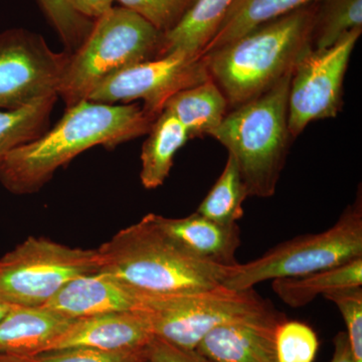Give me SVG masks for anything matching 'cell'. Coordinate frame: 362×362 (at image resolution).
I'll use <instances>...</instances> for the list:
<instances>
[{
    "mask_svg": "<svg viewBox=\"0 0 362 362\" xmlns=\"http://www.w3.org/2000/svg\"><path fill=\"white\" fill-rule=\"evenodd\" d=\"M139 311L151 324L154 337L185 349H195L214 328L228 323L259 322L284 317L254 289L220 285L202 291L145 294Z\"/></svg>",
    "mask_w": 362,
    "mask_h": 362,
    "instance_id": "obj_6",
    "label": "cell"
},
{
    "mask_svg": "<svg viewBox=\"0 0 362 362\" xmlns=\"http://www.w3.org/2000/svg\"><path fill=\"white\" fill-rule=\"evenodd\" d=\"M362 286V258L299 277L275 279L272 289L291 308H301L319 295Z\"/></svg>",
    "mask_w": 362,
    "mask_h": 362,
    "instance_id": "obj_20",
    "label": "cell"
},
{
    "mask_svg": "<svg viewBox=\"0 0 362 362\" xmlns=\"http://www.w3.org/2000/svg\"><path fill=\"white\" fill-rule=\"evenodd\" d=\"M100 270L145 294L202 291L223 285L233 267L204 261L183 249L150 214L98 249Z\"/></svg>",
    "mask_w": 362,
    "mask_h": 362,
    "instance_id": "obj_3",
    "label": "cell"
},
{
    "mask_svg": "<svg viewBox=\"0 0 362 362\" xmlns=\"http://www.w3.org/2000/svg\"><path fill=\"white\" fill-rule=\"evenodd\" d=\"M163 33L123 6L94 21L83 45L70 54L58 90L66 108L89 99L98 86L129 66L157 59Z\"/></svg>",
    "mask_w": 362,
    "mask_h": 362,
    "instance_id": "obj_5",
    "label": "cell"
},
{
    "mask_svg": "<svg viewBox=\"0 0 362 362\" xmlns=\"http://www.w3.org/2000/svg\"><path fill=\"white\" fill-rule=\"evenodd\" d=\"M319 349L315 331L306 323L287 318L275 331L277 362H313Z\"/></svg>",
    "mask_w": 362,
    "mask_h": 362,
    "instance_id": "obj_26",
    "label": "cell"
},
{
    "mask_svg": "<svg viewBox=\"0 0 362 362\" xmlns=\"http://www.w3.org/2000/svg\"><path fill=\"white\" fill-rule=\"evenodd\" d=\"M143 143L140 180L146 189L165 182L178 150L189 140L187 130L173 114L162 110L152 123Z\"/></svg>",
    "mask_w": 362,
    "mask_h": 362,
    "instance_id": "obj_19",
    "label": "cell"
},
{
    "mask_svg": "<svg viewBox=\"0 0 362 362\" xmlns=\"http://www.w3.org/2000/svg\"><path fill=\"white\" fill-rule=\"evenodd\" d=\"M146 362H213L197 350L185 349L154 337L146 349Z\"/></svg>",
    "mask_w": 362,
    "mask_h": 362,
    "instance_id": "obj_30",
    "label": "cell"
},
{
    "mask_svg": "<svg viewBox=\"0 0 362 362\" xmlns=\"http://www.w3.org/2000/svg\"><path fill=\"white\" fill-rule=\"evenodd\" d=\"M70 54L56 52L39 33L11 28L0 33V110H18L58 96Z\"/></svg>",
    "mask_w": 362,
    "mask_h": 362,
    "instance_id": "obj_10",
    "label": "cell"
},
{
    "mask_svg": "<svg viewBox=\"0 0 362 362\" xmlns=\"http://www.w3.org/2000/svg\"><path fill=\"white\" fill-rule=\"evenodd\" d=\"M233 2V0H194L178 25L163 35L158 58L173 52L202 56Z\"/></svg>",
    "mask_w": 362,
    "mask_h": 362,
    "instance_id": "obj_18",
    "label": "cell"
},
{
    "mask_svg": "<svg viewBox=\"0 0 362 362\" xmlns=\"http://www.w3.org/2000/svg\"><path fill=\"white\" fill-rule=\"evenodd\" d=\"M45 20L63 42L66 52L74 54L87 39L94 21L78 13L69 0H35Z\"/></svg>",
    "mask_w": 362,
    "mask_h": 362,
    "instance_id": "obj_25",
    "label": "cell"
},
{
    "mask_svg": "<svg viewBox=\"0 0 362 362\" xmlns=\"http://www.w3.org/2000/svg\"><path fill=\"white\" fill-rule=\"evenodd\" d=\"M13 306H11V305L7 304L6 302H4V300L0 299V319L2 318L7 312L11 310Z\"/></svg>",
    "mask_w": 362,
    "mask_h": 362,
    "instance_id": "obj_34",
    "label": "cell"
},
{
    "mask_svg": "<svg viewBox=\"0 0 362 362\" xmlns=\"http://www.w3.org/2000/svg\"><path fill=\"white\" fill-rule=\"evenodd\" d=\"M316 8L317 2L301 7L202 56L230 108L259 96L294 70L313 47Z\"/></svg>",
    "mask_w": 362,
    "mask_h": 362,
    "instance_id": "obj_2",
    "label": "cell"
},
{
    "mask_svg": "<svg viewBox=\"0 0 362 362\" xmlns=\"http://www.w3.org/2000/svg\"><path fill=\"white\" fill-rule=\"evenodd\" d=\"M99 270L98 249L30 237L0 258V299L11 306L42 307L73 279Z\"/></svg>",
    "mask_w": 362,
    "mask_h": 362,
    "instance_id": "obj_8",
    "label": "cell"
},
{
    "mask_svg": "<svg viewBox=\"0 0 362 362\" xmlns=\"http://www.w3.org/2000/svg\"><path fill=\"white\" fill-rule=\"evenodd\" d=\"M150 216L166 235L197 258L226 267L239 264L235 259L240 246L238 223L221 225L197 213L180 218L156 214Z\"/></svg>",
    "mask_w": 362,
    "mask_h": 362,
    "instance_id": "obj_14",
    "label": "cell"
},
{
    "mask_svg": "<svg viewBox=\"0 0 362 362\" xmlns=\"http://www.w3.org/2000/svg\"><path fill=\"white\" fill-rule=\"evenodd\" d=\"M358 258H362L361 187L356 201L328 230L298 235L258 259L238 264L223 285L233 290L254 289L266 281L299 277Z\"/></svg>",
    "mask_w": 362,
    "mask_h": 362,
    "instance_id": "obj_7",
    "label": "cell"
},
{
    "mask_svg": "<svg viewBox=\"0 0 362 362\" xmlns=\"http://www.w3.org/2000/svg\"><path fill=\"white\" fill-rule=\"evenodd\" d=\"M153 338L151 324L142 311L110 312L71 321L47 351L75 347L105 351L141 349Z\"/></svg>",
    "mask_w": 362,
    "mask_h": 362,
    "instance_id": "obj_12",
    "label": "cell"
},
{
    "mask_svg": "<svg viewBox=\"0 0 362 362\" xmlns=\"http://www.w3.org/2000/svg\"><path fill=\"white\" fill-rule=\"evenodd\" d=\"M71 321L44 306H13L0 319V352L25 356L44 354Z\"/></svg>",
    "mask_w": 362,
    "mask_h": 362,
    "instance_id": "obj_16",
    "label": "cell"
},
{
    "mask_svg": "<svg viewBox=\"0 0 362 362\" xmlns=\"http://www.w3.org/2000/svg\"><path fill=\"white\" fill-rule=\"evenodd\" d=\"M228 100L211 78L180 90L164 105L187 130L189 139L211 136L228 115Z\"/></svg>",
    "mask_w": 362,
    "mask_h": 362,
    "instance_id": "obj_17",
    "label": "cell"
},
{
    "mask_svg": "<svg viewBox=\"0 0 362 362\" xmlns=\"http://www.w3.org/2000/svg\"><path fill=\"white\" fill-rule=\"evenodd\" d=\"M323 297L337 305L341 314L352 361L362 362V286L337 290Z\"/></svg>",
    "mask_w": 362,
    "mask_h": 362,
    "instance_id": "obj_28",
    "label": "cell"
},
{
    "mask_svg": "<svg viewBox=\"0 0 362 362\" xmlns=\"http://www.w3.org/2000/svg\"><path fill=\"white\" fill-rule=\"evenodd\" d=\"M292 73L233 109L211 135L235 157L249 197H273L284 168L293 140L288 125Z\"/></svg>",
    "mask_w": 362,
    "mask_h": 362,
    "instance_id": "obj_4",
    "label": "cell"
},
{
    "mask_svg": "<svg viewBox=\"0 0 362 362\" xmlns=\"http://www.w3.org/2000/svg\"><path fill=\"white\" fill-rule=\"evenodd\" d=\"M0 362H35L33 356H18V354L0 352Z\"/></svg>",
    "mask_w": 362,
    "mask_h": 362,
    "instance_id": "obj_33",
    "label": "cell"
},
{
    "mask_svg": "<svg viewBox=\"0 0 362 362\" xmlns=\"http://www.w3.org/2000/svg\"><path fill=\"white\" fill-rule=\"evenodd\" d=\"M284 319L218 326L195 350L213 362H277L275 331Z\"/></svg>",
    "mask_w": 362,
    "mask_h": 362,
    "instance_id": "obj_15",
    "label": "cell"
},
{
    "mask_svg": "<svg viewBox=\"0 0 362 362\" xmlns=\"http://www.w3.org/2000/svg\"><path fill=\"white\" fill-rule=\"evenodd\" d=\"M362 28L343 35L328 49L312 47L293 70L288 125L294 140L314 121L335 118L343 106V82Z\"/></svg>",
    "mask_w": 362,
    "mask_h": 362,
    "instance_id": "obj_9",
    "label": "cell"
},
{
    "mask_svg": "<svg viewBox=\"0 0 362 362\" xmlns=\"http://www.w3.org/2000/svg\"><path fill=\"white\" fill-rule=\"evenodd\" d=\"M247 197L239 165L228 153L223 173L195 213L221 225H233L244 216L243 204Z\"/></svg>",
    "mask_w": 362,
    "mask_h": 362,
    "instance_id": "obj_23",
    "label": "cell"
},
{
    "mask_svg": "<svg viewBox=\"0 0 362 362\" xmlns=\"http://www.w3.org/2000/svg\"><path fill=\"white\" fill-rule=\"evenodd\" d=\"M141 301V292L108 274L97 272L73 279L44 307L75 320L110 312L137 311Z\"/></svg>",
    "mask_w": 362,
    "mask_h": 362,
    "instance_id": "obj_13",
    "label": "cell"
},
{
    "mask_svg": "<svg viewBox=\"0 0 362 362\" xmlns=\"http://www.w3.org/2000/svg\"><path fill=\"white\" fill-rule=\"evenodd\" d=\"M148 346V345H147ZM146 349L105 351L75 347L44 352L33 356L35 362H146Z\"/></svg>",
    "mask_w": 362,
    "mask_h": 362,
    "instance_id": "obj_29",
    "label": "cell"
},
{
    "mask_svg": "<svg viewBox=\"0 0 362 362\" xmlns=\"http://www.w3.org/2000/svg\"><path fill=\"white\" fill-rule=\"evenodd\" d=\"M165 35L178 25L194 0H115Z\"/></svg>",
    "mask_w": 362,
    "mask_h": 362,
    "instance_id": "obj_27",
    "label": "cell"
},
{
    "mask_svg": "<svg viewBox=\"0 0 362 362\" xmlns=\"http://www.w3.org/2000/svg\"><path fill=\"white\" fill-rule=\"evenodd\" d=\"M333 344H334V352H333L331 362H354L345 332L338 333L333 340Z\"/></svg>",
    "mask_w": 362,
    "mask_h": 362,
    "instance_id": "obj_32",
    "label": "cell"
},
{
    "mask_svg": "<svg viewBox=\"0 0 362 362\" xmlns=\"http://www.w3.org/2000/svg\"><path fill=\"white\" fill-rule=\"evenodd\" d=\"M319 0H233L214 39L202 56L239 39L254 28L315 4Z\"/></svg>",
    "mask_w": 362,
    "mask_h": 362,
    "instance_id": "obj_21",
    "label": "cell"
},
{
    "mask_svg": "<svg viewBox=\"0 0 362 362\" xmlns=\"http://www.w3.org/2000/svg\"><path fill=\"white\" fill-rule=\"evenodd\" d=\"M152 123L137 103L78 102L52 129L7 154L0 163V183L11 194H35L83 152L95 146L114 148L146 135Z\"/></svg>",
    "mask_w": 362,
    "mask_h": 362,
    "instance_id": "obj_1",
    "label": "cell"
},
{
    "mask_svg": "<svg viewBox=\"0 0 362 362\" xmlns=\"http://www.w3.org/2000/svg\"><path fill=\"white\" fill-rule=\"evenodd\" d=\"M209 78L202 56L173 52L119 71L98 86L88 100L114 105L141 100L143 111L154 121L169 98Z\"/></svg>",
    "mask_w": 362,
    "mask_h": 362,
    "instance_id": "obj_11",
    "label": "cell"
},
{
    "mask_svg": "<svg viewBox=\"0 0 362 362\" xmlns=\"http://www.w3.org/2000/svg\"><path fill=\"white\" fill-rule=\"evenodd\" d=\"M58 98H45L18 110H0V163L13 150L37 139L49 129Z\"/></svg>",
    "mask_w": 362,
    "mask_h": 362,
    "instance_id": "obj_22",
    "label": "cell"
},
{
    "mask_svg": "<svg viewBox=\"0 0 362 362\" xmlns=\"http://www.w3.org/2000/svg\"><path fill=\"white\" fill-rule=\"evenodd\" d=\"M357 28H362V0H319L312 30L313 49H328Z\"/></svg>",
    "mask_w": 362,
    "mask_h": 362,
    "instance_id": "obj_24",
    "label": "cell"
},
{
    "mask_svg": "<svg viewBox=\"0 0 362 362\" xmlns=\"http://www.w3.org/2000/svg\"><path fill=\"white\" fill-rule=\"evenodd\" d=\"M74 8L90 20H97L114 6L115 0H69Z\"/></svg>",
    "mask_w": 362,
    "mask_h": 362,
    "instance_id": "obj_31",
    "label": "cell"
}]
</instances>
